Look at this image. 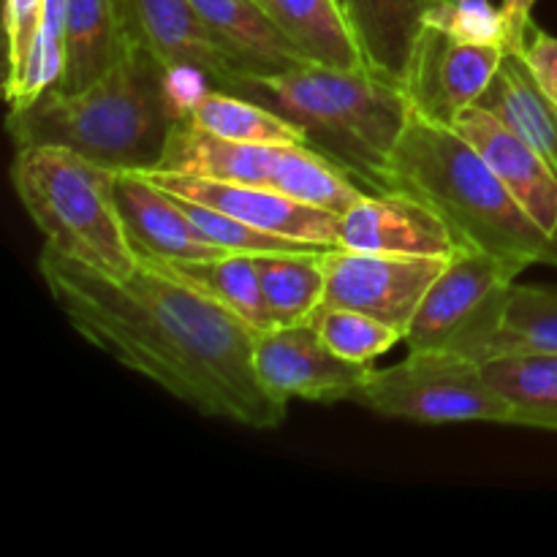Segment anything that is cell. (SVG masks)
<instances>
[{
  "instance_id": "cell-1",
  "label": "cell",
  "mask_w": 557,
  "mask_h": 557,
  "mask_svg": "<svg viewBox=\"0 0 557 557\" xmlns=\"http://www.w3.org/2000/svg\"><path fill=\"white\" fill-rule=\"evenodd\" d=\"M38 272L63 319L90 346L145 375L174 400L250 430L286 422L253 364L256 330L188 281L139 261L109 277L44 245Z\"/></svg>"
},
{
  "instance_id": "cell-2",
  "label": "cell",
  "mask_w": 557,
  "mask_h": 557,
  "mask_svg": "<svg viewBox=\"0 0 557 557\" xmlns=\"http://www.w3.org/2000/svg\"><path fill=\"white\" fill-rule=\"evenodd\" d=\"M177 101L169 69L136 38L103 79L79 92H44L25 109H9L16 147L54 145L112 172H147L161 163Z\"/></svg>"
},
{
  "instance_id": "cell-3",
  "label": "cell",
  "mask_w": 557,
  "mask_h": 557,
  "mask_svg": "<svg viewBox=\"0 0 557 557\" xmlns=\"http://www.w3.org/2000/svg\"><path fill=\"white\" fill-rule=\"evenodd\" d=\"M386 190L428 205L449 226L457 248L520 267H557V243L517 205L476 147L455 128L411 114L386 172Z\"/></svg>"
},
{
  "instance_id": "cell-4",
  "label": "cell",
  "mask_w": 557,
  "mask_h": 557,
  "mask_svg": "<svg viewBox=\"0 0 557 557\" xmlns=\"http://www.w3.org/2000/svg\"><path fill=\"white\" fill-rule=\"evenodd\" d=\"M239 96L292 120L308 147L351 174L362 188L386 194V172L411 120L403 87L370 69L337 71L299 63L283 74L245 76Z\"/></svg>"
},
{
  "instance_id": "cell-5",
  "label": "cell",
  "mask_w": 557,
  "mask_h": 557,
  "mask_svg": "<svg viewBox=\"0 0 557 557\" xmlns=\"http://www.w3.org/2000/svg\"><path fill=\"white\" fill-rule=\"evenodd\" d=\"M114 174L65 147H16L11 185L44 245L109 277H125L139 259L114 201Z\"/></svg>"
},
{
  "instance_id": "cell-6",
  "label": "cell",
  "mask_w": 557,
  "mask_h": 557,
  "mask_svg": "<svg viewBox=\"0 0 557 557\" xmlns=\"http://www.w3.org/2000/svg\"><path fill=\"white\" fill-rule=\"evenodd\" d=\"M525 267L473 248H457L424 294L406 332L411 354H457L484 364Z\"/></svg>"
},
{
  "instance_id": "cell-7",
  "label": "cell",
  "mask_w": 557,
  "mask_h": 557,
  "mask_svg": "<svg viewBox=\"0 0 557 557\" xmlns=\"http://www.w3.org/2000/svg\"><path fill=\"white\" fill-rule=\"evenodd\" d=\"M354 403L386 419L419 424H515L517 411L482 373L457 354H411L392 368H370Z\"/></svg>"
},
{
  "instance_id": "cell-8",
  "label": "cell",
  "mask_w": 557,
  "mask_h": 557,
  "mask_svg": "<svg viewBox=\"0 0 557 557\" xmlns=\"http://www.w3.org/2000/svg\"><path fill=\"white\" fill-rule=\"evenodd\" d=\"M451 259V256H449ZM446 256L362 253L335 245L326 248L324 305L354 308L406 335L435 277L449 264Z\"/></svg>"
},
{
  "instance_id": "cell-9",
  "label": "cell",
  "mask_w": 557,
  "mask_h": 557,
  "mask_svg": "<svg viewBox=\"0 0 557 557\" xmlns=\"http://www.w3.org/2000/svg\"><path fill=\"white\" fill-rule=\"evenodd\" d=\"M506 52L509 49L498 44L462 41L441 27L424 25L403 79L411 112L435 125L455 128L457 114L482 98Z\"/></svg>"
},
{
  "instance_id": "cell-10",
  "label": "cell",
  "mask_w": 557,
  "mask_h": 557,
  "mask_svg": "<svg viewBox=\"0 0 557 557\" xmlns=\"http://www.w3.org/2000/svg\"><path fill=\"white\" fill-rule=\"evenodd\" d=\"M253 364L264 389L286 406L292 397L324 406L354 403L364 375L373 368L335 357L308 321L256 332Z\"/></svg>"
},
{
  "instance_id": "cell-11",
  "label": "cell",
  "mask_w": 557,
  "mask_h": 557,
  "mask_svg": "<svg viewBox=\"0 0 557 557\" xmlns=\"http://www.w3.org/2000/svg\"><path fill=\"white\" fill-rule=\"evenodd\" d=\"M134 174L150 180L152 185L163 188L166 194L226 212V215L237 218V221L248 223L253 228H261V232L321 245V248H335L337 245V218L341 215L292 199L281 190L264 188V185L161 172V169H147V172Z\"/></svg>"
},
{
  "instance_id": "cell-12",
  "label": "cell",
  "mask_w": 557,
  "mask_h": 557,
  "mask_svg": "<svg viewBox=\"0 0 557 557\" xmlns=\"http://www.w3.org/2000/svg\"><path fill=\"white\" fill-rule=\"evenodd\" d=\"M125 14L131 38L145 44L169 71H194L232 92L243 82L190 0H125Z\"/></svg>"
},
{
  "instance_id": "cell-13",
  "label": "cell",
  "mask_w": 557,
  "mask_h": 557,
  "mask_svg": "<svg viewBox=\"0 0 557 557\" xmlns=\"http://www.w3.org/2000/svg\"><path fill=\"white\" fill-rule=\"evenodd\" d=\"M337 245L362 253L446 256L457 250L449 226L419 199L397 190L368 194L337 218Z\"/></svg>"
},
{
  "instance_id": "cell-14",
  "label": "cell",
  "mask_w": 557,
  "mask_h": 557,
  "mask_svg": "<svg viewBox=\"0 0 557 557\" xmlns=\"http://www.w3.org/2000/svg\"><path fill=\"white\" fill-rule=\"evenodd\" d=\"M297 150L299 145H243V141H228L180 117L177 125L172 128V136H169L161 163L156 169L194 174V177L207 180L264 185V188L286 194L288 174H292Z\"/></svg>"
},
{
  "instance_id": "cell-15",
  "label": "cell",
  "mask_w": 557,
  "mask_h": 557,
  "mask_svg": "<svg viewBox=\"0 0 557 557\" xmlns=\"http://www.w3.org/2000/svg\"><path fill=\"white\" fill-rule=\"evenodd\" d=\"M114 201H117L131 250L139 261H147V264L199 261L226 253L199 237L172 194L139 174H114Z\"/></svg>"
},
{
  "instance_id": "cell-16",
  "label": "cell",
  "mask_w": 557,
  "mask_h": 557,
  "mask_svg": "<svg viewBox=\"0 0 557 557\" xmlns=\"http://www.w3.org/2000/svg\"><path fill=\"white\" fill-rule=\"evenodd\" d=\"M455 131L476 147L517 205L557 243V177L547 163L479 103L457 114Z\"/></svg>"
},
{
  "instance_id": "cell-17",
  "label": "cell",
  "mask_w": 557,
  "mask_h": 557,
  "mask_svg": "<svg viewBox=\"0 0 557 557\" xmlns=\"http://www.w3.org/2000/svg\"><path fill=\"white\" fill-rule=\"evenodd\" d=\"M245 76H272L308 60L277 30L259 0H190ZM237 90V87H234Z\"/></svg>"
},
{
  "instance_id": "cell-18",
  "label": "cell",
  "mask_w": 557,
  "mask_h": 557,
  "mask_svg": "<svg viewBox=\"0 0 557 557\" xmlns=\"http://www.w3.org/2000/svg\"><path fill=\"white\" fill-rule=\"evenodd\" d=\"M131 41L125 0H69L60 92H79L114 69Z\"/></svg>"
},
{
  "instance_id": "cell-19",
  "label": "cell",
  "mask_w": 557,
  "mask_h": 557,
  "mask_svg": "<svg viewBox=\"0 0 557 557\" xmlns=\"http://www.w3.org/2000/svg\"><path fill=\"white\" fill-rule=\"evenodd\" d=\"M441 0H343L364 65L403 87L424 20Z\"/></svg>"
},
{
  "instance_id": "cell-20",
  "label": "cell",
  "mask_w": 557,
  "mask_h": 557,
  "mask_svg": "<svg viewBox=\"0 0 557 557\" xmlns=\"http://www.w3.org/2000/svg\"><path fill=\"white\" fill-rule=\"evenodd\" d=\"M476 103L515 131L557 177V103L539 87L520 52H506Z\"/></svg>"
},
{
  "instance_id": "cell-21",
  "label": "cell",
  "mask_w": 557,
  "mask_h": 557,
  "mask_svg": "<svg viewBox=\"0 0 557 557\" xmlns=\"http://www.w3.org/2000/svg\"><path fill=\"white\" fill-rule=\"evenodd\" d=\"M259 3L308 63L337 71L368 69L343 0H259Z\"/></svg>"
},
{
  "instance_id": "cell-22",
  "label": "cell",
  "mask_w": 557,
  "mask_h": 557,
  "mask_svg": "<svg viewBox=\"0 0 557 557\" xmlns=\"http://www.w3.org/2000/svg\"><path fill=\"white\" fill-rule=\"evenodd\" d=\"M326 248L292 250V253H253L261 294L275 326L308 321L324 305Z\"/></svg>"
},
{
  "instance_id": "cell-23",
  "label": "cell",
  "mask_w": 557,
  "mask_h": 557,
  "mask_svg": "<svg viewBox=\"0 0 557 557\" xmlns=\"http://www.w3.org/2000/svg\"><path fill=\"white\" fill-rule=\"evenodd\" d=\"M183 120L243 145H308L302 131L275 109L221 87L201 90L185 107Z\"/></svg>"
},
{
  "instance_id": "cell-24",
  "label": "cell",
  "mask_w": 557,
  "mask_h": 557,
  "mask_svg": "<svg viewBox=\"0 0 557 557\" xmlns=\"http://www.w3.org/2000/svg\"><path fill=\"white\" fill-rule=\"evenodd\" d=\"M482 373L517 411V428L557 433V354H506Z\"/></svg>"
},
{
  "instance_id": "cell-25",
  "label": "cell",
  "mask_w": 557,
  "mask_h": 557,
  "mask_svg": "<svg viewBox=\"0 0 557 557\" xmlns=\"http://www.w3.org/2000/svg\"><path fill=\"white\" fill-rule=\"evenodd\" d=\"M158 267L188 281L190 286H196L207 297L232 310L234 315H239L256 332L275 330L264 294H261L259 272H256L253 259L248 253H223L215 259L199 261H161Z\"/></svg>"
},
{
  "instance_id": "cell-26",
  "label": "cell",
  "mask_w": 557,
  "mask_h": 557,
  "mask_svg": "<svg viewBox=\"0 0 557 557\" xmlns=\"http://www.w3.org/2000/svg\"><path fill=\"white\" fill-rule=\"evenodd\" d=\"M506 354H557V286L515 283L490 359Z\"/></svg>"
},
{
  "instance_id": "cell-27",
  "label": "cell",
  "mask_w": 557,
  "mask_h": 557,
  "mask_svg": "<svg viewBox=\"0 0 557 557\" xmlns=\"http://www.w3.org/2000/svg\"><path fill=\"white\" fill-rule=\"evenodd\" d=\"M308 324L319 332L324 346L335 357L354 364H373L386 351L406 341L397 326L384 324L373 315L354 308H337V305H321Z\"/></svg>"
},
{
  "instance_id": "cell-28",
  "label": "cell",
  "mask_w": 557,
  "mask_h": 557,
  "mask_svg": "<svg viewBox=\"0 0 557 557\" xmlns=\"http://www.w3.org/2000/svg\"><path fill=\"white\" fill-rule=\"evenodd\" d=\"M183 210V215L188 218L190 226L199 232V237H205L207 243L215 245V248L226 250V253H292V250H319L321 245L299 243V239L277 237V234L261 232V228L248 226V223L237 221V218L226 215L221 210H212V207L199 205V201H188L174 196Z\"/></svg>"
},
{
  "instance_id": "cell-29",
  "label": "cell",
  "mask_w": 557,
  "mask_h": 557,
  "mask_svg": "<svg viewBox=\"0 0 557 557\" xmlns=\"http://www.w3.org/2000/svg\"><path fill=\"white\" fill-rule=\"evenodd\" d=\"M63 69H65V38L41 25L38 27L30 52H27V60L25 65H22L20 76L5 87L9 107L25 109L30 107L33 101H38L44 92L54 90V87L60 85Z\"/></svg>"
},
{
  "instance_id": "cell-30",
  "label": "cell",
  "mask_w": 557,
  "mask_h": 557,
  "mask_svg": "<svg viewBox=\"0 0 557 557\" xmlns=\"http://www.w3.org/2000/svg\"><path fill=\"white\" fill-rule=\"evenodd\" d=\"M424 25L446 30L462 41L498 44L509 49V27L504 11L495 9L490 0H441L428 14Z\"/></svg>"
},
{
  "instance_id": "cell-31",
  "label": "cell",
  "mask_w": 557,
  "mask_h": 557,
  "mask_svg": "<svg viewBox=\"0 0 557 557\" xmlns=\"http://www.w3.org/2000/svg\"><path fill=\"white\" fill-rule=\"evenodd\" d=\"M47 0H5V87L20 76L44 20Z\"/></svg>"
},
{
  "instance_id": "cell-32",
  "label": "cell",
  "mask_w": 557,
  "mask_h": 557,
  "mask_svg": "<svg viewBox=\"0 0 557 557\" xmlns=\"http://www.w3.org/2000/svg\"><path fill=\"white\" fill-rule=\"evenodd\" d=\"M520 54L539 87L557 103V36H549L533 25L525 44L520 47Z\"/></svg>"
},
{
  "instance_id": "cell-33",
  "label": "cell",
  "mask_w": 557,
  "mask_h": 557,
  "mask_svg": "<svg viewBox=\"0 0 557 557\" xmlns=\"http://www.w3.org/2000/svg\"><path fill=\"white\" fill-rule=\"evenodd\" d=\"M533 5L536 0H504L500 3L506 27H509V52H520V47L525 44L533 27Z\"/></svg>"
}]
</instances>
